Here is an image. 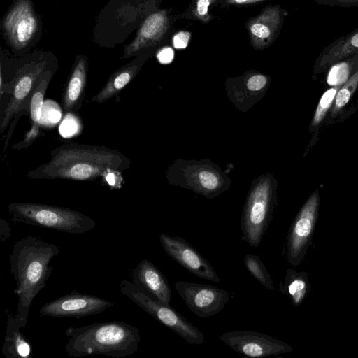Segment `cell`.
Wrapping results in <instances>:
<instances>
[{
    "instance_id": "cell-5",
    "label": "cell",
    "mask_w": 358,
    "mask_h": 358,
    "mask_svg": "<svg viewBox=\"0 0 358 358\" xmlns=\"http://www.w3.org/2000/svg\"><path fill=\"white\" fill-rule=\"evenodd\" d=\"M276 202V185L269 174L258 177L251 185L241 218L244 240L253 248L259 245L272 219Z\"/></svg>"
},
{
    "instance_id": "cell-12",
    "label": "cell",
    "mask_w": 358,
    "mask_h": 358,
    "mask_svg": "<svg viewBox=\"0 0 358 358\" xmlns=\"http://www.w3.org/2000/svg\"><path fill=\"white\" fill-rule=\"evenodd\" d=\"M175 287L189 309L203 318L217 314L230 298L228 292L212 285L177 281Z\"/></svg>"
},
{
    "instance_id": "cell-25",
    "label": "cell",
    "mask_w": 358,
    "mask_h": 358,
    "mask_svg": "<svg viewBox=\"0 0 358 358\" xmlns=\"http://www.w3.org/2000/svg\"><path fill=\"white\" fill-rule=\"evenodd\" d=\"M217 1L218 0H190L187 8L181 13V19L208 24L215 17L210 11L212 6L217 7Z\"/></svg>"
},
{
    "instance_id": "cell-23",
    "label": "cell",
    "mask_w": 358,
    "mask_h": 358,
    "mask_svg": "<svg viewBox=\"0 0 358 358\" xmlns=\"http://www.w3.org/2000/svg\"><path fill=\"white\" fill-rule=\"evenodd\" d=\"M54 71L46 69L39 78L29 102L31 123H40L42 116L43 101Z\"/></svg>"
},
{
    "instance_id": "cell-36",
    "label": "cell",
    "mask_w": 358,
    "mask_h": 358,
    "mask_svg": "<svg viewBox=\"0 0 358 358\" xmlns=\"http://www.w3.org/2000/svg\"><path fill=\"white\" fill-rule=\"evenodd\" d=\"M0 228H1V239L2 241H4L6 238L10 237V227L9 224L6 220L1 218L0 220Z\"/></svg>"
},
{
    "instance_id": "cell-15",
    "label": "cell",
    "mask_w": 358,
    "mask_h": 358,
    "mask_svg": "<svg viewBox=\"0 0 358 358\" xmlns=\"http://www.w3.org/2000/svg\"><path fill=\"white\" fill-rule=\"evenodd\" d=\"M159 238L165 252L185 269L199 278L220 282L211 264L184 238L165 234Z\"/></svg>"
},
{
    "instance_id": "cell-1",
    "label": "cell",
    "mask_w": 358,
    "mask_h": 358,
    "mask_svg": "<svg viewBox=\"0 0 358 358\" xmlns=\"http://www.w3.org/2000/svg\"><path fill=\"white\" fill-rule=\"evenodd\" d=\"M50 159L27 173L34 180H69L92 182L108 169L124 171L131 160L117 150L104 145L76 142L64 143L50 152Z\"/></svg>"
},
{
    "instance_id": "cell-22",
    "label": "cell",
    "mask_w": 358,
    "mask_h": 358,
    "mask_svg": "<svg viewBox=\"0 0 358 358\" xmlns=\"http://www.w3.org/2000/svg\"><path fill=\"white\" fill-rule=\"evenodd\" d=\"M269 82L270 78L267 75L252 70L238 77L228 78L226 88L228 92L245 90V92L241 97L259 99L260 94L265 92Z\"/></svg>"
},
{
    "instance_id": "cell-8",
    "label": "cell",
    "mask_w": 358,
    "mask_h": 358,
    "mask_svg": "<svg viewBox=\"0 0 358 358\" xmlns=\"http://www.w3.org/2000/svg\"><path fill=\"white\" fill-rule=\"evenodd\" d=\"M46 70L44 61L31 62L22 66L10 83V94L7 104L0 114V133L3 134L11 122L14 127L24 110L29 113L31 94L42 73Z\"/></svg>"
},
{
    "instance_id": "cell-6",
    "label": "cell",
    "mask_w": 358,
    "mask_h": 358,
    "mask_svg": "<svg viewBox=\"0 0 358 358\" xmlns=\"http://www.w3.org/2000/svg\"><path fill=\"white\" fill-rule=\"evenodd\" d=\"M166 177L169 183L181 186L213 199L229 189L230 179L216 165L208 160H178L172 164Z\"/></svg>"
},
{
    "instance_id": "cell-10",
    "label": "cell",
    "mask_w": 358,
    "mask_h": 358,
    "mask_svg": "<svg viewBox=\"0 0 358 358\" xmlns=\"http://www.w3.org/2000/svg\"><path fill=\"white\" fill-rule=\"evenodd\" d=\"M230 348L249 357L262 358L277 356L292 350L290 345L264 333L236 330L219 336Z\"/></svg>"
},
{
    "instance_id": "cell-21",
    "label": "cell",
    "mask_w": 358,
    "mask_h": 358,
    "mask_svg": "<svg viewBox=\"0 0 358 358\" xmlns=\"http://www.w3.org/2000/svg\"><path fill=\"white\" fill-rule=\"evenodd\" d=\"M2 353L7 358H31L32 345L28 338L21 332L15 315L7 314V324Z\"/></svg>"
},
{
    "instance_id": "cell-4",
    "label": "cell",
    "mask_w": 358,
    "mask_h": 358,
    "mask_svg": "<svg viewBox=\"0 0 358 358\" xmlns=\"http://www.w3.org/2000/svg\"><path fill=\"white\" fill-rule=\"evenodd\" d=\"M14 222L82 234L92 230L96 222L77 210L61 206L29 202H14L7 206Z\"/></svg>"
},
{
    "instance_id": "cell-20",
    "label": "cell",
    "mask_w": 358,
    "mask_h": 358,
    "mask_svg": "<svg viewBox=\"0 0 358 358\" xmlns=\"http://www.w3.org/2000/svg\"><path fill=\"white\" fill-rule=\"evenodd\" d=\"M358 54V27L324 47L318 55L315 68L321 71L354 55Z\"/></svg>"
},
{
    "instance_id": "cell-33",
    "label": "cell",
    "mask_w": 358,
    "mask_h": 358,
    "mask_svg": "<svg viewBox=\"0 0 358 358\" xmlns=\"http://www.w3.org/2000/svg\"><path fill=\"white\" fill-rule=\"evenodd\" d=\"M320 5L330 7L353 8L358 7V0H313Z\"/></svg>"
},
{
    "instance_id": "cell-13",
    "label": "cell",
    "mask_w": 358,
    "mask_h": 358,
    "mask_svg": "<svg viewBox=\"0 0 358 358\" xmlns=\"http://www.w3.org/2000/svg\"><path fill=\"white\" fill-rule=\"evenodd\" d=\"M287 12L280 5L269 4L245 22L249 41L255 50L271 47L278 39Z\"/></svg>"
},
{
    "instance_id": "cell-30",
    "label": "cell",
    "mask_w": 358,
    "mask_h": 358,
    "mask_svg": "<svg viewBox=\"0 0 358 358\" xmlns=\"http://www.w3.org/2000/svg\"><path fill=\"white\" fill-rule=\"evenodd\" d=\"M41 133L40 123H33L30 129L25 134L22 141L13 145L15 150H21L29 147L40 136Z\"/></svg>"
},
{
    "instance_id": "cell-24",
    "label": "cell",
    "mask_w": 358,
    "mask_h": 358,
    "mask_svg": "<svg viewBox=\"0 0 358 358\" xmlns=\"http://www.w3.org/2000/svg\"><path fill=\"white\" fill-rule=\"evenodd\" d=\"M283 293L287 292L294 306H299L308 292V281L302 273L289 268L287 270Z\"/></svg>"
},
{
    "instance_id": "cell-31",
    "label": "cell",
    "mask_w": 358,
    "mask_h": 358,
    "mask_svg": "<svg viewBox=\"0 0 358 358\" xmlns=\"http://www.w3.org/2000/svg\"><path fill=\"white\" fill-rule=\"evenodd\" d=\"M122 171L117 169H108L103 173L101 178L106 182V185L112 189H120L124 184Z\"/></svg>"
},
{
    "instance_id": "cell-18",
    "label": "cell",
    "mask_w": 358,
    "mask_h": 358,
    "mask_svg": "<svg viewBox=\"0 0 358 358\" xmlns=\"http://www.w3.org/2000/svg\"><path fill=\"white\" fill-rule=\"evenodd\" d=\"M157 48L159 46L146 49L136 59L114 72L104 86L92 98V101L103 103L117 95L136 77L143 64Z\"/></svg>"
},
{
    "instance_id": "cell-17",
    "label": "cell",
    "mask_w": 358,
    "mask_h": 358,
    "mask_svg": "<svg viewBox=\"0 0 358 358\" xmlns=\"http://www.w3.org/2000/svg\"><path fill=\"white\" fill-rule=\"evenodd\" d=\"M134 283L151 296L170 306L171 289L163 273L150 261L142 259L132 271Z\"/></svg>"
},
{
    "instance_id": "cell-26",
    "label": "cell",
    "mask_w": 358,
    "mask_h": 358,
    "mask_svg": "<svg viewBox=\"0 0 358 358\" xmlns=\"http://www.w3.org/2000/svg\"><path fill=\"white\" fill-rule=\"evenodd\" d=\"M244 264L253 276L266 289L273 290V283L271 277L259 257L251 254H247L244 258Z\"/></svg>"
},
{
    "instance_id": "cell-19",
    "label": "cell",
    "mask_w": 358,
    "mask_h": 358,
    "mask_svg": "<svg viewBox=\"0 0 358 358\" xmlns=\"http://www.w3.org/2000/svg\"><path fill=\"white\" fill-rule=\"evenodd\" d=\"M87 78L85 57L78 58L73 65L62 96V108L66 112L78 111L85 98Z\"/></svg>"
},
{
    "instance_id": "cell-27",
    "label": "cell",
    "mask_w": 358,
    "mask_h": 358,
    "mask_svg": "<svg viewBox=\"0 0 358 358\" xmlns=\"http://www.w3.org/2000/svg\"><path fill=\"white\" fill-rule=\"evenodd\" d=\"M357 87L358 69L337 92L334 101V106L331 110V113L333 115L338 113L348 103Z\"/></svg>"
},
{
    "instance_id": "cell-11",
    "label": "cell",
    "mask_w": 358,
    "mask_h": 358,
    "mask_svg": "<svg viewBox=\"0 0 358 358\" xmlns=\"http://www.w3.org/2000/svg\"><path fill=\"white\" fill-rule=\"evenodd\" d=\"M113 306V302L101 297L73 290L45 303L39 313L53 317L79 319L101 313Z\"/></svg>"
},
{
    "instance_id": "cell-14",
    "label": "cell",
    "mask_w": 358,
    "mask_h": 358,
    "mask_svg": "<svg viewBox=\"0 0 358 358\" xmlns=\"http://www.w3.org/2000/svg\"><path fill=\"white\" fill-rule=\"evenodd\" d=\"M319 195L316 190L306 201L294 220L287 241V257L292 265L299 264L306 251L313 232Z\"/></svg>"
},
{
    "instance_id": "cell-2",
    "label": "cell",
    "mask_w": 358,
    "mask_h": 358,
    "mask_svg": "<svg viewBox=\"0 0 358 358\" xmlns=\"http://www.w3.org/2000/svg\"><path fill=\"white\" fill-rule=\"evenodd\" d=\"M59 252L55 244L33 235L15 243L9 260L17 284L14 294L18 296L15 319L20 328L25 327L31 303L45 287L52 271L50 262Z\"/></svg>"
},
{
    "instance_id": "cell-34",
    "label": "cell",
    "mask_w": 358,
    "mask_h": 358,
    "mask_svg": "<svg viewBox=\"0 0 358 358\" xmlns=\"http://www.w3.org/2000/svg\"><path fill=\"white\" fill-rule=\"evenodd\" d=\"M192 34L187 31H180L175 33L171 38V43L176 49L185 48L191 38Z\"/></svg>"
},
{
    "instance_id": "cell-35",
    "label": "cell",
    "mask_w": 358,
    "mask_h": 358,
    "mask_svg": "<svg viewBox=\"0 0 358 358\" xmlns=\"http://www.w3.org/2000/svg\"><path fill=\"white\" fill-rule=\"evenodd\" d=\"M157 57L162 64H169L172 62L174 57V52L171 47L163 46L158 49Z\"/></svg>"
},
{
    "instance_id": "cell-29",
    "label": "cell",
    "mask_w": 358,
    "mask_h": 358,
    "mask_svg": "<svg viewBox=\"0 0 358 358\" xmlns=\"http://www.w3.org/2000/svg\"><path fill=\"white\" fill-rule=\"evenodd\" d=\"M349 72L348 66L345 63L334 66L327 77L328 84L334 87H341L348 80Z\"/></svg>"
},
{
    "instance_id": "cell-16",
    "label": "cell",
    "mask_w": 358,
    "mask_h": 358,
    "mask_svg": "<svg viewBox=\"0 0 358 358\" xmlns=\"http://www.w3.org/2000/svg\"><path fill=\"white\" fill-rule=\"evenodd\" d=\"M3 27L11 45L24 48L34 37L38 27L36 17L28 0H19L6 15Z\"/></svg>"
},
{
    "instance_id": "cell-32",
    "label": "cell",
    "mask_w": 358,
    "mask_h": 358,
    "mask_svg": "<svg viewBox=\"0 0 358 358\" xmlns=\"http://www.w3.org/2000/svg\"><path fill=\"white\" fill-rule=\"evenodd\" d=\"M268 0H218L217 7L222 9L243 8L257 5Z\"/></svg>"
},
{
    "instance_id": "cell-28",
    "label": "cell",
    "mask_w": 358,
    "mask_h": 358,
    "mask_svg": "<svg viewBox=\"0 0 358 358\" xmlns=\"http://www.w3.org/2000/svg\"><path fill=\"white\" fill-rule=\"evenodd\" d=\"M340 89L339 86L331 87L327 90L322 96L317 109L315 110L313 119V125L317 126L322 121L326 115L328 110L332 106L337 92Z\"/></svg>"
},
{
    "instance_id": "cell-9",
    "label": "cell",
    "mask_w": 358,
    "mask_h": 358,
    "mask_svg": "<svg viewBox=\"0 0 358 358\" xmlns=\"http://www.w3.org/2000/svg\"><path fill=\"white\" fill-rule=\"evenodd\" d=\"M181 14L164 8L150 13L141 25L136 38L125 49L124 57L151 47L160 46L171 41Z\"/></svg>"
},
{
    "instance_id": "cell-3",
    "label": "cell",
    "mask_w": 358,
    "mask_h": 358,
    "mask_svg": "<svg viewBox=\"0 0 358 358\" xmlns=\"http://www.w3.org/2000/svg\"><path fill=\"white\" fill-rule=\"evenodd\" d=\"M66 354L73 357L102 355L122 358L136 353L141 341L138 328L123 321L96 322L68 327Z\"/></svg>"
},
{
    "instance_id": "cell-7",
    "label": "cell",
    "mask_w": 358,
    "mask_h": 358,
    "mask_svg": "<svg viewBox=\"0 0 358 358\" xmlns=\"http://www.w3.org/2000/svg\"><path fill=\"white\" fill-rule=\"evenodd\" d=\"M120 291L160 323L178 334L188 343L202 345L203 333L171 306L155 299L139 286L127 280L120 282Z\"/></svg>"
}]
</instances>
